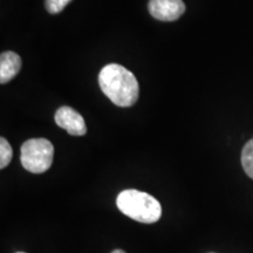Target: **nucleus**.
<instances>
[{
    "label": "nucleus",
    "instance_id": "obj_10",
    "mask_svg": "<svg viewBox=\"0 0 253 253\" xmlns=\"http://www.w3.org/2000/svg\"><path fill=\"white\" fill-rule=\"evenodd\" d=\"M112 253H126V252L122 251V250H115V251H113Z\"/></svg>",
    "mask_w": 253,
    "mask_h": 253
},
{
    "label": "nucleus",
    "instance_id": "obj_12",
    "mask_svg": "<svg viewBox=\"0 0 253 253\" xmlns=\"http://www.w3.org/2000/svg\"><path fill=\"white\" fill-rule=\"evenodd\" d=\"M211 253H213V252H211Z\"/></svg>",
    "mask_w": 253,
    "mask_h": 253
},
{
    "label": "nucleus",
    "instance_id": "obj_6",
    "mask_svg": "<svg viewBox=\"0 0 253 253\" xmlns=\"http://www.w3.org/2000/svg\"><path fill=\"white\" fill-rule=\"evenodd\" d=\"M21 68V59L14 52H4L0 55V84H7Z\"/></svg>",
    "mask_w": 253,
    "mask_h": 253
},
{
    "label": "nucleus",
    "instance_id": "obj_9",
    "mask_svg": "<svg viewBox=\"0 0 253 253\" xmlns=\"http://www.w3.org/2000/svg\"><path fill=\"white\" fill-rule=\"evenodd\" d=\"M72 0H46V9L50 14H58L67 6Z\"/></svg>",
    "mask_w": 253,
    "mask_h": 253
},
{
    "label": "nucleus",
    "instance_id": "obj_3",
    "mask_svg": "<svg viewBox=\"0 0 253 253\" xmlns=\"http://www.w3.org/2000/svg\"><path fill=\"white\" fill-rule=\"evenodd\" d=\"M54 147L46 138H32L21 145V164L27 171L42 173L53 163Z\"/></svg>",
    "mask_w": 253,
    "mask_h": 253
},
{
    "label": "nucleus",
    "instance_id": "obj_11",
    "mask_svg": "<svg viewBox=\"0 0 253 253\" xmlns=\"http://www.w3.org/2000/svg\"><path fill=\"white\" fill-rule=\"evenodd\" d=\"M17 253H25V252H17Z\"/></svg>",
    "mask_w": 253,
    "mask_h": 253
},
{
    "label": "nucleus",
    "instance_id": "obj_4",
    "mask_svg": "<svg viewBox=\"0 0 253 253\" xmlns=\"http://www.w3.org/2000/svg\"><path fill=\"white\" fill-rule=\"evenodd\" d=\"M148 9L157 20L173 21L184 13L185 5L182 0H150Z\"/></svg>",
    "mask_w": 253,
    "mask_h": 253
},
{
    "label": "nucleus",
    "instance_id": "obj_5",
    "mask_svg": "<svg viewBox=\"0 0 253 253\" xmlns=\"http://www.w3.org/2000/svg\"><path fill=\"white\" fill-rule=\"evenodd\" d=\"M55 123L60 128L67 130L72 136H82L87 132L86 122L77 110L71 107H61L56 110L54 116Z\"/></svg>",
    "mask_w": 253,
    "mask_h": 253
},
{
    "label": "nucleus",
    "instance_id": "obj_8",
    "mask_svg": "<svg viewBox=\"0 0 253 253\" xmlns=\"http://www.w3.org/2000/svg\"><path fill=\"white\" fill-rule=\"evenodd\" d=\"M13 151L7 140L4 137L0 138V169H5L11 163Z\"/></svg>",
    "mask_w": 253,
    "mask_h": 253
},
{
    "label": "nucleus",
    "instance_id": "obj_2",
    "mask_svg": "<svg viewBox=\"0 0 253 253\" xmlns=\"http://www.w3.org/2000/svg\"><path fill=\"white\" fill-rule=\"evenodd\" d=\"M116 205L123 214L144 224H153L162 216V207L156 198L147 192L129 189L116 198Z\"/></svg>",
    "mask_w": 253,
    "mask_h": 253
},
{
    "label": "nucleus",
    "instance_id": "obj_1",
    "mask_svg": "<svg viewBox=\"0 0 253 253\" xmlns=\"http://www.w3.org/2000/svg\"><path fill=\"white\" fill-rule=\"evenodd\" d=\"M99 84L104 95L119 107H131L138 99L140 87L135 75L118 63H110L101 69Z\"/></svg>",
    "mask_w": 253,
    "mask_h": 253
},
{
    "label": "nucleus",
    "instance_id": "obj_7",
    "mask_svg": "<svg viewBox=\"0 0 253 253\" xmlns=\"http://www.w3.org/2000/svg\"><path fill=\"white\" fill-rule=\"evenodd\" d=\"M242 166L250 178L253 179V138L244 145L242 151Z\"/></svg>",
    "mask_w": 253,
    "mask_h": 253
}]
</instances>
